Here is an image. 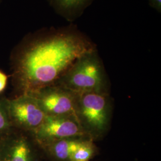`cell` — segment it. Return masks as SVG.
<instances>
[{
    "label": "cell",
    "instance_id": "30bf717a",
    "mask_svg": "<svg viewBox=\"0 0 161 161\" xmlns=\"http://www.w3.org/2000/svg\"><path fill=\"white\" fill-rule=\"evenodd\" d=\"M95 153V147L89 141H84L69 158V161H88Z\"/></svg>",
    "mask_w": 161,
    "mask_h": 161
},
{
    "label": "cell",
    "instance_id": "8fae6325",
    "mask_svg": "<svg viewBox=\"0 0 161 161\" xmlns=\"http://www.w3.org/2000/svg\"><path fill=\"white\" fill-rule=\"evenodd\" d=\"M12 124L7 103L0 101V135L7 132Z\"/></svg>",
    "mask_w": 161,
    "mask_h": 161
},
{
    "label": "cell",
    "instance_id": "6da1fadb",
    "mask_svg": "<svg viewBox=\"0 0 161 161\" xmlns=\"http://www.w3.org/2000/svg\"><path fill=\"white\" fill-rule=\"evenodd\" d=\"M91 39L70 23L29 33L13 58L15 78L25 93L38 92L60 80L75 61L96 49Z\"/></svg>",
    "mask_w": 161,
    "mask_h": 161
},
{
    "label": "cell",
    "instance_id": "5b68a950",
    "mask_svg": "<svg viewBox=\"0 0 161 161\" xmlns=\"http://www.w3.org/2000/svg\"><path fill=\"white\" fill-rule=\"evenodd\" d=\"M79 112L86 126L94 132L103 131L108 125V102L100 92H82L79 102Z\"/></svg>",
    "mask_w": 161,
    "mask_h": 161
},
{
    "label": "cell",
    "instance_id": "ba28073f",
    "mask_svg": "<svg viewBox=\"0 0 161 161\" xmlns=\"http://www.w3.org/2000/svg\"><path fill=\"white\" fill-rule=\"evenodd\" d=\"M58 15L72 23L80 17L94 0H47Z\"/></svg>",
    "mask_w": 161,
    "mask_h": 161
},
{
    "label": "cell",
    "instance_id": "4fadbf2b",
    "mask_svg": "<svg viewBox=\"0 0 161 161\" xmlns=\"http://www.w3.org/2000/svg\"><path fill=\"white\" fill-rule=\"evenodd\" d=\"M149 6L157 12L161 13V0H147Z\"/></svg>",
    "mask_w": 161,
    "mask_h": 161
},
{
    "label": "cell",
    "instance_id": "9c48e42d",
    "mask_svg": "<svg viewBox=\"0 0 161 161\" xmlns=\"http://www.w3.org/2000/svg\"><path fill=\"white\" fill-rule=\"evenodd\" d=\"M84 141L76 138H66L46 144L48 152L54 159L59 161H69L70 156Z\"/></svg>",
    "mask_w": 161,
    "mask_h": 161
},
{
    "label": "cell",
    "instance_id": "8992f818",
    "mask_svg": "<svg viewBox=\"0 0 161 161\" xmlns=\"http://www.w3.org/2000/svg\"><path fill=\"white\" fill-rule=\"evenodd\" d=\"M32 94L47 115L72 116L75 112L74 100L68 92L57 89L42 88Z\"/></svg>",
    "mask_w": 161,
    "mask_h": 161
},
{
    "label": "cell",
    "instance_id": "3957f363",
    "mask_svg": "<svg viewBox=\"0 0 161 161\" xmlns=\"http://www.w3.org/2000/svg\"><path fill=\"white\" fill-rule=\"evenodd\" d=\"M6 103L11 121L25 129L36 130L47 116L32 94L25 93Z\"/></svg>",
    "mask_w": 161,
    "mask_h": 161
},
{
    "label": "cell",
    "instance_id": "5bb4252c",
    "mask_svg": "<svg viewBox=\"0 0 161 161\" xmlns=\"http://www.w3.org/2000/svg\"><path fill=\"white\" fill-rule=\"evenodd\" d=\"M0 161H1V153H0Z\"/></svg>",
    "mask_w": 161,
    "mask_h": 161
},
{
    "label": "cell",
    "instance_id": "7c38bea8",
    "mask_svg": "<svg viewBox=\"0 0 161 161\" xmlns=\"http://www.w3.org/2000/svg\"><path fill=\"white\" fill-rule=\"evenodd\" d=\"M7 83V76L0 70V92H3L6 88Z\"/></svg>",
    "mask_w": 161,
    "mask_h": 161
},
{
    "label": "cell",
    "instance_id": "7a4b0ae2",
    "mask_svg": "<svg viewBox=\"0 0 161 161\" xmlns=\"http://www.w3.org/2000/svg\"><path fill=\"white\" fill-rule=\"evenodd\" d=\"M60 80L66 86L80 92H100L105 75L96 48L77 59Z\"/></svg>",
    "mask_w": 161,
    "mask_h": 161
},
{
    "label": "cell",
    "instance_id": "52a82bcc",
    "mask_svg": "<svg viewBox=\"0 0 161 161\" xmlns=\"http://www.w3.org/2000/svg\"><path fill=\"white\" fill-rule=\"evenodd\" d=\"M1 161H35L34 152L24 137L12 139L0 149Z\"/></svg>",
    "mask_w": 161,
    "mask_h": 161
},
{
    "label": "cell",
    "instance_id": "277c9868",
    "mask_svg": "<svg viewBox=\"0 0 161 161\" xmlns=\"http://www.w3.org/2000/svg\"><path fill=\"white\" fill-rule=\"evenodd\" d=\"M35 131L37 139L45 144L58 140L76 138L82 134L80 124L72 116L47 115Z\"/></svg>",
    "mask_w": 161,
    "mask_h": 161
}]
</instances>
